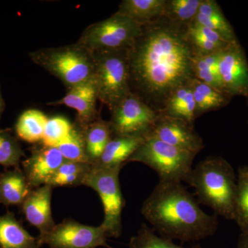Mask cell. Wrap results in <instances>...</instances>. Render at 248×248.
<instances>
[{"label": "cell", "instance_id": "cell-1", "mask_svg": "<svg viewBox=\"0 0 248 248\" xmlns=\"http://www.w3.org/2000/svg\"><path fill=\"white\" fill-rule=\"evenodd\" d=\"M185 32L161 17L142 25L128 50L130 92L159 114L171 93L194 78Z\"/></svg>", "mask_w": 248, "mask_h": 248}, {"label": "cell", "instance_id": "cell-2", "mask_svg": "<svg viewBox=\"0 0 248 248\" xmlns=\"http://www.w3.org/2000/svg\"><path fill=\"white\" fill-rule=\"evenodd\" d=\"M141 214L160 236L170 241L195 242L218 228L216 214L205 213L181 182H159L143 202Z\"/></svg>", "mask_w": 248, "mask_h": 248}, {"label": "cell", "instance_id": "cell-3", "mask_svg": "<svg viewBox=\"0 0 248 248\" xmlns=\"http://www.w3.org/2000/svg\"><path fill=\"white\" fill-rule=\"evenodd\" d=\"M186 184L195 189L199 203L217 216L234 221L237 180L231 164L220 156H208L192 169Z\"/></svg>", "mask_w": 248, "mask_h": 248}, {"label": "cell", "instance_id": "cell-4", "mask_svg": "<svg viewBox=\"0 0 248 248\" xmlns=\"http://www.w3.org/2000/svg\"><path fill=\"white\" fill-rule=\"evenodd\" d=\"M34 63L63 83L67 90L94 77L92 52L80 45L41 48L29 53Z\"/></svg>", "mask_w": 248, "mask_h": 248}, {"label": "cell", "instance_id": "cell-5", "mask_svg": "<svg viewBox=\"0 0 248 248\" xmlns=\"http://www.w3.org/2000/svg\"><path fill=\"white\" fill-rule=\"evenodd\" d=\"M128 50L92 52L98 100L110 111L131 93Z\"/></svg>", "mask_w": 248, "mask_h": 248}, {"label": "cell", "instance_id": "cell-6", "mask_svg": "<svg viewBox=\"0 0 248 248\" xmlns=\"http://www.w3.org/2000/svg\"><path fill=\"white\" fill-rule=\"evenodd\" d=\"M196 156L148 137L129 158L128 163L140 162L151 168L159 176V182L182 183L190 175Z\"/></svg>", "mask_w": 248, "mask_h": 248}, {"label": "cell", "instance_id": "cell-7", "mask_svg": "<svg viewBox=\"0 0 248 248\" xmlns=\"http://www.w3.org/2000/svg\"><path fill=\"white\" fill-rule=\"evenodd\" d=\"M124 166L103 168L92 165L82 182V185L91 187L100 197L104 212L102 225L108 237L118 238L122 233V215L125 202L119 174Z\"/></svg>", "mask_w": 248, "mask_h": 248}, {"label": "cell", "instance_id": "cell-8", "mask_svg": "<svg viewBox=\"0 0 248 248\" xmlns=\"http://www.w3.org/2000/svg\"><path fill=\"white\" fill-rule=\"evenodd\" d=\"M141 27L133 19L116 12L89 26L77 42L91 52L130 49L141 33Z\"/></svg>", "mask_w": 248, "mask_h": 248}, {"label": "cell", "instance_id": "cell-9", "mask_svg": "<svg viewBox=\"0 0 248 248\" xmlns=\"http://www.w3.org/2000/svg\"><path fill=\"white\" fill-rule=\"evenodd\" d=\"M111 112L108 122L113 137L147 138L159 116L158 112L132 93Z\"/></svg>", "mask_w": 248, "mask_h": 248}, {"label": "cell", "instance_id": "cell-10", "mask_svg": "<svg viewBox=\"0 0 248 248\" xmlns=\"http://www.w3.org/2000/svg\"><path fill=\"white\" fill-rule=\"evenodd\" d=\"M108 234L102 224L86 226L73 219H65L37 238L39 246L46 245L50 248H111L107 244Z\"/></svg>", "mask_w": 248, "mask_h": 248}, {"label": "cell", "instance_id": "cell-11", "mask_svg": "<svg viewBox=\"0 0 248 248\" xmlns=\"http://www.w3.org/2000/svg\"><path fill=\"white\" fill-rule=\"evenodd\" d=\"M218 75L226 94L231 98L248 97V62L239 41L232 42L220 52Z\"/></svg>", "mask_w": 248, "mask_h": 248}, {"label": "cell", "instance_id": "cell-12", "mask_svg": "<svg viewBox=\"0 0 248 248\" xmlns=\"http://www.w3.org/2000/svg\"><path fill=\"white\" fill-rule=\"evenodd\" d=\"M179 149L198 155L205 148L193 124L159 114L149 136Z\"/></svg>", "mask_w": 248, "mask_h": 248}, {"label": "cell", "instance_id": "cell-13", "mask_svg": "<svg viewBox=\"0 0 248 248\" xmlns=\"http://www.w3.org/2000/svg\"><path fill=\"white\" fill-rule=\"evenodd\" d=\"M97 91L94 78L67 90L66 95L48 105H64L78 112L76 124L83 129L99 117L97 110Z\"/></svg>", "mask_w": 248, "mask_h": 248}, {"label": "cell", "instance_id": "cell-14", "mask_svg": "<svg viewBox=\"0 0 248 248\" xmlns=\"http://www.w3.org/2000/svg\"><path fill=\"white\" fill-rule=\"evenodd\" d=\"M66 160L58 148L43 146L32 152L23 163L24 174L31 187L46 185Z\"/></svg>", "mask_w": 248, "mask_h": 248}, {"label": "cell", "instance_id": "cell-15", "mask_svg": "<svg viewBox=\"0 0 248 248\" xmlns=\"http://www.w3.org/2000/svg\"><path fill=\"white\" fill-rule=\"evenodd\" d=\"M52 190L51 186H40L31 191L22 203L23 213L26 218L39 230L40 234L51 231L56 225L52 217Z\"/></svg>", "mask_w": 248, "mask_h": 248}, {"label": "cell", "instance_id": "cell-16", "mask_svg": "<svg viewBox=\"0 0 248 248\" xmlns=\"http://www.w3.org/2000/svg\"><path fill=\"white\" fill-rule=\"evenodd\" d=\"M146 139L138 137H113L94 166L103 168L125 166L128 164L129 158Z\"/></svg>", "mask_w": 248, "mask_h": 248}, {"label": "cell", "instance_id": "cell-17", "mask_svg": "<svg viewBox=\"0 0 248 248\" xmlns=\"http://www.w3.org/2000/svg\"><path fill=\"white\" fill-rule=\"evenodd\" d=\"M193 24L215 31L230 43L238 41L234 29L215 0H202Z\"/></svg>", "mask_w": 248, "mask_h": 248}, {"label": "cell", "instance_id": "cell-18", "mask_svg": "<svg viewBox=\"0 0 248 248\" xmlns=\"http://www.w3.org/2000/svg\"><path fill=\"white\" fill-rule=\"evenodd\" d=\"M185 37L192 55L197 56L218 53L231 44L215 31L195 24L186 31Z\"/></svg>", "mask_w": 248, "mask_h": 248}, {"label": "cell", "instance_id": "cell-19", "mask_svg": "<svg viewBox=\"0 0 248 248\" xmlns=\"http://www.w3.org/2000/svg\"><path fill=\"white\" fill-rule=\"evenodd\" d=\"M159 114L193 124L197 115L196 103L190 83L179 86L168 98Z\"/></svg>", "mask_w": 248, "mask_h": 248}, {"label": "cell", "instance_id": "cell-20", "mask_svg": "<svg viewBox=\"0 0 248 248\" xmlns=\"http://www.w3.org/2000/svg\"><path fill=\"white\" fill-rule=\"evenodd\" d=\"M166 0H123L119 14L133 19L140 25L155 22L163 17Z\"/></svg>", "mask_w": 248, "mask_h": 248}, {"label": "cell", "instance_id": "cell-21", "mask_svg": "<svg viewBox=\"0 0 248 248\" xmlns=\"http://www.w3.org/2000/svg\"><path fill=\"white\" fill-rule=\"evenodd\" d=\"M37 239L9 213L0 216V248H40Z\"/></svg>", "mask_w": 248, "mask_h": 248}, {"label": "cell", "instance_id": "cell-22", "mask_svg": "<svg viewBox=\"0 0 248 248\" xmlns=\"http://www.w3.org/2000/svg\"><path fill=\"white\" fill-rule=\"evenodd\" d=\"M84 134L86 154L90 163L94 165L97 163L108 143L113 138L110 124L103 120L100 116L81 129Z\"/></svg>", "mask_w": 248, "mask_h": 248}, {"label": "cell", "instance_id": "cell-23", "mask_svg": "<svg viewBox=\"0 0 248 248\" xmlns=\"http://www.w3.org/2000/svg\"><path fill=\"white\" fill-rule=\"evenodd\" d=\"M31 186L25 174L19 170L0 175V203L20 205L31 193Z\"/></svg>", "mask_w": 248, "mask_h": 248}, {"label": "cell", "instance_id": "cell-24", "mask_svg": "<svg viewBox=\"0 0 248 248\" xmlns=\"http://www.w3.org/2000/svg\"><path fill=\"white\" fill-rule=\"evenodd\" d=\"M196 103L197 117L226 107L232 98L226 93L193 78L190 82Z\"/></svg>", "mask_w": 248, "mask_h": 248}, {"label": "cell", "instance_id": "cell-25", "mask_svg": "<svg viewBox=\"0 0 248 248\" xmlns=\"http://www.w3.org/2000/svg\"><path fill=\"white\" fill-rule=\"evenodd\" d=\"M201 3L202 0H166L163 17L173 27L186 31L193 24Z\"/></svg>", "mask_w": 248, "mask_h": 248}, {"label": "cell", "instance_id": "cell-26", "mask_svg": "<svg viewBox=\"0 0 248 248\" xmlns=\"http://www.w3.org/2000/svg\"><path fill=\"white\" fill-rule=\"evenodd\" d=\"M48 120L42 111L35 109L26 110L16 124L18 137L31 143L42 142Z\"/></svg>", "mask_w": 248, "mask_h": 248}, {"label": "cell", "instance_id": "cell-27", "mask_svg": "<svg viewBox=\"0 0 248 248\" xmlns=\"http://www.w3.org/2000/svg\"><path fill=\"white\" fill-rule=\"evenodd\" d=\"M91 167V164L66 160L46 185L52 187L82 185L83 180Z\"/></svg>", "mask_w": 248, "mask_h": 248}, {"label": "cell", "instance_id": "cell-28", "mask_svg": "<svg viewBox=\"0 0 248 248\" xmlns=\"http://www.w3.org/2000/svg\"><path fill=\"white\" fill-rule=\"evenodd\" d=\"M56 148L66 161L91 164L86 154L84 134L76 124H73L69 135Z\"/></svg>", "mask_w": 248, "mask_h": 248}, {"label": "cell", "instance_id": "cell-29", "mask_svg": "<svg viewBox=\"0 0 248 248\" xmlns=\"http://www.w3.org/2000/svg\"><path fill=\"white\" fill-rule=\"evenodd\" d=\"M237 192L235 204L234 221L241 232L248 231V167L238 171Z\"/></svg>", "mask_w": 248, "mask_h": 248}, {"label": "cell", "instance_id": "cell-30", "mask_svg": "<svg viewBox=\"0 0 248 248\" xmlns=\"http://www.w3.org/2000/svg\"><path fill=\"white\" fill-rule=\"evenodd\" d=\"M129 248H203L200 244L184 248L174 244L172 241L158 236L153 228L142 223L136 235L130 238Z\"/></svg>", "mask_w": 248, "mask_h": 248}, {"label": "cell", "instance_id": "cell-31", "mask_svg": "<svg viewBox=\"0 0 248 248\" xmlns=\"http://www.w3.org/2000/svg\"><path fill=\"white\" fill-rule=\"evenodd\" d=\"M73 126V124L62 116L48 118L42 139V146L56 148L69 135Z\"/></svg>", "mask_w": 248, "mask_h": 248}, {"label": "cell", "instance_id": "cell-32", "mask_svg": "<svg viewBox=\"0 0 248 248\" xmlns=\"http://www.w3.org/2000/svg\"><path fill=\"white\" fill-rule=\"evenodd\" d=\"M23 155L17 141L10 134L0 131V165L17 166Z\"/></svg>", "mask_w": 248, "mask_h": 248}, {"label": "cell", "instance_id": "cell-33", "mask_svg": "<svg viewBox=\"0 0 248 248\" xmlns=\"http://www.w3.org/2000/svg\"><path fill=\"white\" fill-rule=\"evenodd\" d=\"M192 70L195 79L223 92L219 78L214 74L202 57L192 55Z\"/></svg>", "mask_w": 248, "mask_h": 248}, {"label": "cell", "instance_id": "cell-34", "mask_svg": "<svg viewBox=\"0 0 248 248\" xmlns=\"http://www.w3.org/2000/svg\"><path fill=\"white\" fill-rule=\"evenodd\" d=\"M236 248H248V231L241 232Z\"/></svg>", "mask_w": 248, "mask_h": 248}, {"label": "cell", "instance_id": "cell-35", "mask_svg": "<svg viewBox=\"0 0 248 248\" xmlns=\"http://www.w3.org/2000/svg\"><path fill=\"white\" fill-rule=\"evenodd\" d=\"M3 108H4V103H3L2 99H1V94H0V113H1Z\"/></svg>", "mask_w": 248, "mask_h": 248}, {"label": "cell", "instance_id": "cell-36", "mask_svg": "<svg viewBox=\"0 0 248 248\" xmlns=\"http://www.w3.org/2000/svg\"></svg>", "mask_w": 248, "mask_h": 248}]
</instances>
